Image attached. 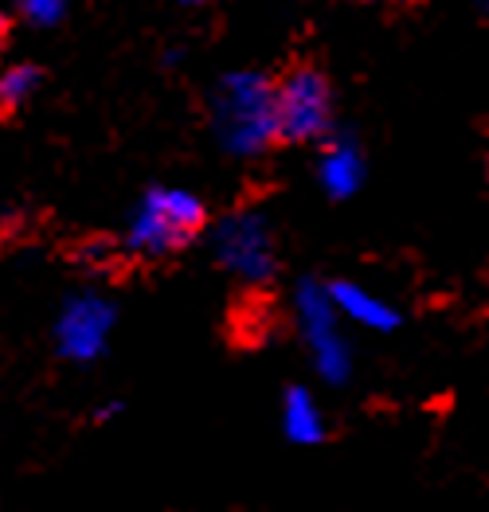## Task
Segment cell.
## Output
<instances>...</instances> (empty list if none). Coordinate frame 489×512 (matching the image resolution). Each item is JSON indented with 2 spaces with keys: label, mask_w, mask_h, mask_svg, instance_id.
I'll list each match as a JSON object with an SVG mask.
<instances>
[{
  "label": "cell",
  "mask_w": 489,
  "mask_h": 512,
  "mask_svg": "<svg viewBox=\"0 0 489 512\" xmlns=\"http://www.w3.org/2000/svg\"><path fill=\"white\" fill-rule=\"evenodd\" d=\"M325 294H329V301H333V309L349 313L353 321L368 325V329H396V325H400V313H396L392 305H384L380 298L364 294L356 282H333Z\"/></svg>",
  "instance_id": "obj_7"
},
{
  "label": "cell",
  "mask_w": 489,
  "mask_h": 512,
  "mask_svg": "<svg viewBox=\"0 0 489 512\" xmlns=\"http://www.w3.org/2000/svg\"><path fill=\"white\" fill-rule=\"evenodd\" d=\"M270 114H274V141H290V145L317 141L329 129V118H333L329 79L313 67L310 59L290 63L270 83Z\"/></svg>",
  "instance_id": "obj_1"
},
{
  "label": "cell",
  "mask_w": 489,
  "mask_h": 512,
  "mask_svg": "<svg viewBox=\"0 0 489 512\" xmlns=\"http://www.w3.org/2000/svg\"><path fill=\"white\" fill-rule=\"evenodd\" d=\"M8 36H12V24H8V16L0 12V51H4V43H8Z\"/></svg>",
  "instance_id": "obj_12"
},
{
  "label": "cell",
  "mask_w": 489,
  "mask_h": 512,
  "mask_svg": "<svg viewBox=\"0 0 489 512\" xmlns=\"http://www.w3.org/2000/svg\"><path fill=\"white\" fill-rule=\"evenodd\" d=\"M286 434L294 442H321L325 438V423L313 407L310 391H302V387L286 391Z\"/></svg>",
  "instance_id": "obj_10"
},
{
  "label": "cell",
  "mask_w": 489,
  "mask_h": 512,
  "mask_svg": "<svg viewBox=\"0 0 489 512\" xmlns=\"http://www.w3.org/2000/svg\"><path fill=\"white\" fill-rule=\"evenodd\" d=\"M216 251H220V258L231 270H239V274H247V278H255V282L267 278L270 266H274L267 227H263L255 215H235V219H227L220 227Z\"/></svg>",
  "instance_id": "obj_4"
},
{
  "label": "cell",
  "mask_w": 489,
  "mask_h": 512,
  "mask_svg": "<svg viewBox=\"0 0 489 512\" xmlns=\"http://www.w3.org/2000/svg\"><path fill=\"white\" fill-rule=\"evenodd\" d=\"M44 83V71L32 63H16L0 75V122L16 118L24 110V102L36 94V86Z\"/></svg>",
  "instance_id": "obj_8"
},
{
  "label": "cell",
  "mask_w": 489,
  "mask_h": 512,
  "mask_svg": "<svg viewBox=\"0 0 489 512\" xmlns=\"http://www.w3.org/2000/svg\"><path fill=\"white\" fill-rule=\"evenodd\" d=\"M298 309H302V329H306V341L313 344L317 368H321L329 380H341V372L349 368V352H345V344L337 341V329H333V301H329V294H321L317 286H302Z\"/></svg>",
  "instance_id": "obj_5"
},
{
  "label": "cell",
  "mask_w": 489,
  "mask_h": 512,
  "mask_svg": "<svg viewBox=\"0 0 489 512\" xmlns=\"http://www.w3.org/2000/svg\"><path fill=\"white\" fill-rule=\"evenodd\" d=\"M486 176H489V153H486Z\"/></svg>",
  "instance_id": "obj_13"
},
{
  "label": "cell",
  "mask_w": 489,
  "mask_h": 512,
  "mask_svg": "<svg viewBox=\"0 0 489 512\" xmlns=\"http://www.w3.org/2000/svg\"><path fill=\"white\" fill-rule=\"evenodd\" d=\"M106 333H110V309L94 298H79L67 305L59 321V348L75 360H90L94 352H102Z\"/></svg>",
  "instance_id": "obj_6"
},
{
  "label": "cell",
  "mask_w": 489,
  "mask_h": 512,
  "mask_svg": "<svg viewBox=\"0 0 489 512\" xmlns=\"http://www.w3.org/2000/svg\"><path fill=\"white\" fill-rule=\"evenodd\" d=\"M321 180L329 188V196H349L360 184V157L353 145H329V153L321 157Z\"/></svg>",
  "instance_id": "obj_9"
},
{
  "label": "cell",
  "mask_w": 489,
  "mask_h": 512,
  "mask_svg": "<svg viewBox=\"0 0 489 512\" xmlns=\"http://www.w3.org/2000/svg\"><path fill=\"white\" fill-rule=\"evenodd\" d=\"M486 8H489V0H486Z\"/></svg>",
  "instance_id": "obj_14"
},
{
  "label": "cell",
  "mask_w": 489,
  "mask_h": 512,
  "mask_svg": "<svg viewBox=\"0 0 489 512\" xmlns=\"http://www.w3.org/2000/svg\"><path fill=\"white\" fill-rule=\"evenodd\" d=\"M63 4H67V0H20V8H24L32 20H40V24H51V20L63 12Z\"/></svg>",
  "instance_id": "obj_11"
},
{
  "label": "cell",
  "mask_w": 489,
  "mask_h": 512,
  "mask_svg": "<svg viewBox=\"0 0 489 512\" xmlns=\"http://www.w3.org/2000/svg\"><path fill=\"white\" fill-rule=\"evenodd\" d=\"M223 118H227V141L235 149H259L263 141H274V114H270V83L239 75L223 83Z\"/></svg>",
  "instance_id": "obj_3"
},
{
  "label": "cell",
  "mask_w": 489,
  "mask_h": 512,
  "mask_svg": "<svg viewBox=\"0 0 489 512\" xmlns=\"http://www.w3.org/2000/svg\"><path fill=\"white\" fill-rule=\"evenodd\" d=\"M208 223V208L180 192V188H149L137 204L134 227H130V251L141 258H165L184 251L200 239Z\"/></svg>",
  "instance_id": "obj_2"
}]
</instances>
